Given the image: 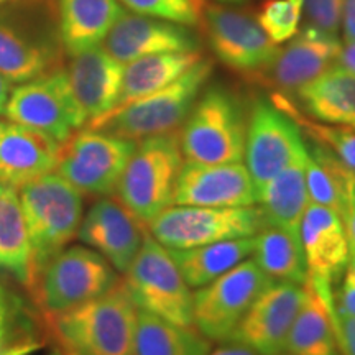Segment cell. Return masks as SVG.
<instances>
[{
    "instance_id": "1",
    "label": "cell",
    "mask_w": 355,
    "mask_h": 355,
    "mask_svg": "<svg viewBox=\"0 0 355 355\" xmlns=\"http://www.w3.org/2000/svg\"><path fill=\"white\" fill-rule=\"evenodd\" d=\"M137 313L123 278L99 298L43 316L58 347L76 355H135Z\"/></svg>"
},
{
    "instance_id": "2",
    "label": "cell",
    "mask_w": 355,
    "mask_h": 355,
    "mask_svg": "<svg viewBox=\"0 0 355 355\" xmlns=\"http://www.w3.org/2000/svg\"><path fill=\"white\" fill-rule=\"evenodd\" d=\"M17 193L32 252L26 288L30 293L43 266L78 235L84 216V196L55 171L21 184Z\"/></svg>"
},
{
    "instance_id": "3",
    "label": "cell",
    "mask_w": 355,
    "mask_h": 355,
    "mask_svg": "<svg viewBox=\"0 0 355 355\" xmlns=\"http://www.w3.org/2000/svg\"><path fill=\"white\" fill-rule=\"evenodd\" d=\"M212 69V60L202 58L170 86L115 107L84 127L133 141L176 132L201 96Z\"/></svg>"
},
{
    "instance_id": "4",
    "label": "cell",
    "mask_w": 355,
    "mask_h": 355,
    "mask_svg": "<svg viewBox=\"0 0 355 355\" xmlns=\"http://www.w3.org/2000/svg\"><path fill=\"white\" fill-rule=\"evenodd\" d=\"M180 128V148L188 162H243L247 115L239 97L229 89L207 87Z\"/></svg>"
},
{
    "instance_id": "5",
    "label": "cell",
    "mask_w": 355,
    "mask_h": 355,
    "mask_svg": "<svg viewBox=\"0 0 355 355\" xmlns=\"http://www.w3.org/2000/svg\"><path fill=\"white\" fill-rule=\"evenodd\" d=\"M184 157L178 133L137 141L114 196L144 225L173 206L176 180Z\"/></svg>"
},
{
    "instance_id": "6",
    "label": "cell",
    "mask_w": 355,
    "mask_h": 355,
    "mask_svg": "<svg viewBox=\"0 0 355 355\" xmlns=\"http://www.w3.org/2000/svg\"><path fill=\"white\" fill-rule=\"evenodd\" d=\"M121 279V273L94 248L73 245L43 266L28 295L42 316H51L99 298Z\"/></svg>"
},
{
    "instance_id": "7",
    "label": "cell",
    "mask_w": 355,
    "mask_h": 355,
    "mask_svg": "<svg viewBox=\"0 0 355 355\" xmlns=\"http://www.w3.org/2000/svg\"><path fill=\"white\" fill-rule=\"evenodd\" d=\"M266 225L259 206L201 207L173 206L146 225L155 241L166 248H191L206 243L254 237Z\"/></svg>"
},
{
    "instance_id": "8",
    "label": "cell",
    "mask_w": 355,
    "mask_h": 355,
    "mask_svg": "<svg viewBox=\"0 0 355 355\" xmlns=\"http://www.w3.org/2000/svg\"><path fill=\"white\" fill-rule=\"evenodd\" d=\"M135 146L133 140L83 127L61 144L55 173L83 196H114Z\"/></svg>"
},
{
    "instance_id": "9",
    "label": "cell",
    "mask_w": 355,
    "mask_h": 355,
    "mask_svg": "<svg viewBox=\"0 0 355 355\" xmlns=\"http://www.w3.org/2000/svg\"><path fill=\"white\" fill-rule=\"evenodd\" d=\"M123 282L137 308L180 326H194L193 291L166 248L148 230Z\"/></svg>"
},
{
    "instance_id": "10",
    "label": "cell",
    "mask_w": 355,
    "mask_h": 355,
    "mask_svg": "<svg viewBox=\"0 0 355 355\" xmlns=\"http://www.w3.org/2000/svg\"><path fill=\"white\" fill-rule=\"evenodd\" d=\"M275 279L248 257L209 285L193 293L194 327L209 340L225 343L247 311Z\"/></svg>"
},
{
    "instance_id": "11",
    "label": "cell",
    "mask_w": 355,
    "mask_h": 355,
    "mask_svg": "<svg viewBox=\"0 0 355 355\" xmlns=\"http://www.w3.org/2000/svg\"><path fill=\"white\" fill-rule=\"evenodd\" d=\"M3 117L46 133L60 144L87 123L61 68L13 87Z\"/></svg>"
},
{
    "instance_id": "12",
    "label": "cell",
    "mask_w": 355,
    "mask_h": 355,
    "mask_svg": "<svg viewBox=\"0 0 355 355\" xmlns=\"http://www.w3.org/2000/svg\"><path fill=\"white\" fill-rule=\"evenodd\" d=\"M308 153L303 132L272 99H257L247 115L243 162L259 193L263 184Z\"/></svg>"
},
{
    "instance_id": "13",
    "label": "cell",
    "mask_w": 355,
    "mask_h": 355,
    "mask_svg": "<svg viewBox=\"0 0 355 355\" xmlns=\"http://www.w3.org/2000/svg\"><path fill=\"white\" fill-rule=\"evenodd\" d=\"M201 24L217 60L247 78L268 68L279 51L259 21L243 12L206 3Z\"/></svg>"
},
{
    "instance_id": "14",
    "label": "cell",
    "mask_w": 355,
    "mask_h": 355,
    "mask_svg": "<svg viewBox=\"0 0 355 355\" xmlns=\"http://www.w3.org/2000/svg\"><path fill=\"white\" fill-rule=\"evenodd\" d=\"M259 193L245 163L186 162L176 180V206L245 207L255 206Z\"/></svg>"
},
{
    "instance_id": "15",
    "label": "cell",
    "mask_w": 355,
    "mask_h": 355,
    "mask_svg": "<svg viewBox=\"0 0 355 355\" xmlns=\"http://www.w3.org/2000/svg\"><path fill=\"white\" fill-rule=\"evenodd\" d=\"M303 300L304 285L273 282L250 306L229 340L245 344L259 355L282 352Z\"/></svg>"
},
{
    "instance_id": "16",
    "label": "cell",
    "mask_w": 355,
    "mask_h": 355,
    "mask_svg": "<svg viewBox=\"0 0 355 355\" xmlns=\"http://www.w3.org/2000/svg\"><path fill=\"white\" fill-rule=\"evenodd\" d=\"M146 225L115 196L97 198L83 216L76 237L94 248L121 275H125L139 254Z\"/></svg>"
},
{
    "instance_id": "17",
    "label": "cell",
    "mask_w": 355,
    "mask_h": 355,
    "mask_svg": "<svg viewBox=\"0 0 355 355\" xmlns=\"http://www.w3.org/2000/svg\"><path fill=\"white\" fill-rule=\"evenodd\" d=\"M340 48L343 44L337 37L303 26V30L278 51L272 64L252 79L273 87L279 94H293L331 69Z\"/></svg>"
},
{
    "instance_id": "18",
    "label": "cell",
    "mask_w": 355,
    "mask_h": 355,
    "mask_svg": "<svg viewBox=\"0 0 355 355\" xmlns=\"http://www.w3.org/2000/svg\"><path fill=\"white\" fill-rule=\"evenodd\" d=\"M30 13L0 7V74L21 84L58 69V50L51 38L38 32Z\"/></svg>"
},
{
    "instance_id": "19",
    "label": "cell",
    "mask_w": 355,
    "mask_h": 355,
    "mask_svg": "<svg viewBox=\"0 0 355 355\" xmlns=\"http://www.w3.org/2000/svg\"><path fill=\"white\" fill-rule=\"evenodd\" d=\"M101 44L123 66L157 53L198 50L196 40L184 26L128 12L119 15Z\"/></svg>"
},
{
    "instance_id": "20",
    "label": "cell",
    "mask_w": 355,
    "mask_h": 355,
    "mask_svg": "<svg viewBox=\"0 0 355 355\" xmlns=\"http://www.w3.org/2000/svg\"><path fill=\"white\" fill-rule=\"evenodd\" d=\"M300 241L309 278L329 286L339 282L350 260L349 239L340 216L309 202L300 224Z\"/></svg>"
},
{
    "instance_id": "21",
    "label": "cell",
    "mask_w": 355,
    "mask_h": 355,
    "mask_svg": "<svg viewBox=\"0 0 355 355\" xmlns=\"http://www.w3.org/2000/svg\"><path fill=\"white\" fill-rule=\"evenodd\" d=\"M123 66L104 50L102 44L71 56L66 68L71 91L87 123L96 121L117 105L121 97Z\"/></svg>"
},
{
    "instance_id": "22",
    "label": "cell",
    "mask_w": 355,
    "mask_h": 355,
    "mask_svg": "<svg viewBox=\"0 0 355 355\" xmlns=\"http://www.w3.org/2000/svg\"><path fill=\"white\" fill-rule=\"evenodd\" d=\"M61 144L20 123L0 122V183L21 184L56 170Z\"/></svg>"
},
{
    "instance_id": "23",
    "label": "cell",
    "mask_w": 355,
    "mask_h": 355,
    "mask_svg": "<svg viewBox=\"0 0 355 355\" xmlns=\"http://www.w3.org/2000/svg\"><path fill=\"white\" fill-rule=\"evenodd\" d=\"M332 293V286L308 278L285 350L295 355H340L331 318Z\"/></svg>"
},
{
    "instance_id": "24",
    "label": "cell",
    "mask_w": 355,
    "mask_h": 355,
    "mask_svg": "<svg viewBox=\"0 0 355 355\" xmlns=\"http://www.w3.org/2000/svg\"><path fill=\"white\" fill-rule=\"evenodd\" d=\"M301 112L322 123L355 127V73L332 66L295 92Z\"/></svg>"
},
{
    "instance_id": "25",
    "label": "cell",
    "mask_w": 355,
    "mask_h": 355,
    "mask_svg": "<svg viewBox=\"0 0 355 355\" xmlns=\"http://www.w3.org/2000/svg\"><path fill=\"white\" fill-rule=\"evenodd\" d=\"M123 10L117 0H58V35L69 56L101 44Z\"/></svg>"
},
{
    "instance_id": "26",
    "label": "cell",
    "mask_w": 355,
    "mask_h": 355,
    "mask_svg": "<svg viewBox=\"0 0 355 355\" xmlns=\"http://www.w3.org/2000/svg\"><path fill=\"white\" fill-rule=\"evenodd\" d=\"M306 157L288 165L259 191V207L266 225H275L300 235V224L308 207L309 194L306 184Z\"/></svg>"
},
{
    "instance_id": "27",
    "label": "cell",
    "mask_w": 355,
    "mask_h": 355,
    "mask_svg": "<svg viewBox=\"0 0 355 355\" xmlns=\"http://www.w3.org/2000/svg\"><path fill=\"white\" fill-rule=\"evenodd\" d=\"M166 248V247H165ZM254 237L232 239L191 248H166L189 288L209 285L254 254Z\"/></svg>"
},
{
    "instance_id": "28",
    "label": "cell",
    "mask_w": 355,
    "mask_h": 355,
    "mask_svg": "<svg viewBox=\"0 0 355 355\" xmlns=\"http://www.w3.org/2000/svg\"><path fill=\"white\" fill-rule=\"evenodd\" d=\"M201 60L202 56L199 50L170 51L139 58L125 64L121 97L115 107L130 104L133 101H139L141 97L170 86Z\"/></svg>"
},
{
    "instance_id": "29",
    "label": "cell",
    "mask_w": 355,
    "mask_h": 355,
    "mask_svg": "<svg viewBox=\"0 0 355 355\" xmlns=\"http://www.w3.org/2000/svg\"><path fill=\"white\" fill-rule=\"evenodd\" d=\"M211 340L194 326H180L140 309L137 313L135 355H209Z\"/></svg>"
},
{
    "instance_id": "30",
    "label": "cell",
    "mask_w": 355,
    "mask_h": 355,
    "mask_svg": "<svg viewBox=\"0 0 355 355\" xmlns=\"http://www.w3.org/2000/svg\"><path fill=\"white\" fill-rule=\"evenodd\" d=\"M30 263L32 252L19 193L12 186L0 183V270L28 288Z\"/></svg>"
},
{
    "instance_id": "31",
    "label": "cell",
    "mask_w": 355,
    "mask_h": 355,
    "mask_svg": "<svg viewBox=\"0 0 355 355\" xmlns=\"http://www.w3.org/2000/svg\"><path fill=\"white\" fill-rule=\"evenodd\" d=\"M252 259L275 282L304 285L309 278L300 235L275 225H265L255 235Z\"/></svg>"
},
{
    "instance_id": "32",
    "label": "cell",
    "mask_w": 355,
    "mask_h": 355,
    "mask_svg": "<svg viewBox=\"0 0 355 355\" xmlns=\"http://www.w3.org/2000/svg\"><path fill=\"white\" fill-rule=\"evenodd\" d=\"M354 173L329 148L311 140L306 157V184L311 202L334 211L343 219Z\"/></svg>"
},
{
    "instance_id": "33",
    "label": "cell",
    "mask_w": 355,
    "mask_h": 355,
    "mask_svg": "<svg viewBox=\"0 0 355 355\" xmlns=\"http://www.w3.org/2000/svg\"><path fill=\"white\" fill-rule=\"evenodd\" d=\"M272 102L278 109L290 115L298 123L303 135H308L309 140L316 141L329 148L345 166L355 171V128L349 125H331L308 117L301 112L298 105L293 102L290 96L273 92Z\"/></svg>"
},
{
    "instance_id": "34",
    "label": "cell",
    "mask_w": 355,
    "mask_h": 355,
    "mask_svg": "<svg viewBox=\"0 0 355 355\" xmlns=\"http://www.w3.org/2000/svg\"><path fill=\"white\" fill-rule=\"evenodd\" d=\"M301 15L303 0H266L255 20L275 44H282L300 32Z\"/></svg>"
},
{
    "instance_id": "35",
    "label": "cell",
    "mask_w": 355,
    "mask_h": 355,
    "mask_svg": "<svg viewBox=\"0 0 355 355\" xmlns=\"http://www.w3.org/2000/svg\"><path fill=\"white\" fill-rule=\"evenodd\" d=\"M132 12L178 25H199L206 7L204 0H121Z\"/></svg>"
},
{
    "instance_id": "36",
    "label": "cell",
    "mask_w": 355,
    "mask_h": 355,
    "mask_svg": "<svg viewBox=\"0 0 355 355\" xmlns=\"http://www.w3.org/2000/svg\"><path fill=\"white\" fill-rule=\"evenodd\" d=\"M340 12L343 0H303L301 20L304 28L337 37L340 28Z\"/></svg>"
},
{
    "instance_id": "37",
    "label": "cell",
    "mask_w": 355,
    "mask_h": 355,
    "mask_svg": "<svg viewBox=\"0 0 355 355\" xmlns=\"http://www.w3.org/2000/svg\"><path fill=\"white\" fill-rule=\"evenodd\" d=\"M340 279L339 290L332 293V311L336 316L355 318V257H350Z\"/></svg>"
},
{
    "instance_id": "38",
    "label": "cell",
    "mask_w": 355,
    "mask_h": 355,
    "mask_svg": "<svg viewBox=\"0 0 355 355\" xmlns=\"http://www.w3.org/2000/svg\"><path fill=\"white\" fill-rule=\"evenodd\" d=\"M24 316H3L0 314V355H13L17 350H25L28 343H20V324Z\"/></svg>"
},
{
    "instance_id": "39",
    "label": "cell",
    "mask_w": 355,
    "mask_h": 355,
    "mask_svg": "<svg viewBox=\"0 0 355 355\" xmlns=\"http://www.w3.org/2000/svg\"><path fill=\"white\" fill-rule=\"evenodd\" d=\"M332 326L340 355H355V318L336 316L331 308Z\"/></svg>"
},
{
    "instance_id": "40",
    "label": "cell",
    "mask_w": 355,
    "mask_h": 355,
    "mask_svg": "<svg viewBox=\"0 0 355 355\" xmlns=\"http://www.w3.org/2000/svg\"><path fill=\"white\" fill-rule=\"evenodd\" d=\"M343 222H344L345 232H347V239H349L350 257H355V173L352 175V180H350V183H349Z\"/></svg>"
},
{
    "instance_id": "41",
    "label": "cell",
    "mask_w": 355,
    "mask_h": 355,
    "mask_svg": "<svg viewBox=\"0 0 355 355\" xmlns=\"http://www.w3.org/2000/svg\"><path fill=\"white\" fill-rule=\"evenodd\" d=\"M340 28H343L344 43L355 42V0H343L340 12Z\"/></svg>"
},
{
    "instance_id": "42",
    "label": "cell",
    "mask_w": 355,
    "mask_h": 355,
    "mask_svg": "<svg viewBox=\"0 0 355 355\" xmlns=\"http://www.w3.org/2000/svg\"><path fill=\"white\" fill-rule=\"evenodd\" d=\"M24 313L25 309L20 300L0 283V314H3V316H24Z\"/></svg>"
},
{
    "instance_id": "43",
    "label": "cell",
    "mask_w": 355,
    "mask_h": 355,
    "mask_svg": "<svg viewBox=\"0 0 355 355\" xmlns=\"http://www.w3.org/2000/svg\"><path fill=\"white\" fill-rule=\"evenodd\" d=\"M336 68L350 71V73H355V42L347 43L345 46L340 48L339 55L336 58Z\"/></svg>"
},
{
    "instance_id": "44",
    "label": "cell",
    "mask_w": 355,
    "mask_h": 355,
    "mask_svg": "<svg viewBox=\"0 0 355 355\" xmlns=\"http://www.w3.org/2000/svg\"><path fill=\"white\" fill-rule=\"evenodd\" d=\"M209 355H259L254 349H250L245 344L235 343V340H225L220 347L211 350Z\"/></svg>"
},
{
    "instance_id": "45",
    "label": "cell",
    "mask_w": 355,
    "mask_h": 355,
    "mask_svg": "<svg viewBox=\"0 0 355 355\" xmlns=\"http://www.w3.org/2000/svg\"><path fill=\"white\" fill-rule=\"evenodd\" d=\"M12 89H13L12 83L0 74V115L6 114V107H7V102H8V97H10Z\"/></svg>"
},
{
    "instance_id": "46",
    "label": "cell",
    "mask_w": 355,
    "mask_h": 355,
    "mask_svg": "<svg viewBox=\"0 0 355 355\" xmlns=\"http://www.w3.org/2000/svg\"><path fill=\"white\" fill-rule=\"evenodd\" d=\"M53 355H76L74 352H71V350L68 349H63V347H56L55 352H53Z\"/></svg>"
},
{
    "instance_id": "47",
    "label": "cell",
    "mask_w": 355,
    "mask_h": 355,
    "mask_svg": "<svg viewBox=\"0 0 355 355\" xmlns=\"http://www.w3.org/2000/svg\"><path fill=\"white\" fill-rule=\"evenodd\" d=\"M12 2H19V0H0V7L7 6V3H12Z\"/></svg>"
},
{
    "instance_id": "48",
    "label": "cell",
    "mask_w": 355,
    "mask_h": 355,
    "mask_svg": "<svg viewBox=\"0 0 355 355\" xmlns=\"http://www.w3.org/2000/svg\"><path fill=\"white\" fill-rule=\"evenodd\" d=\"M275 355H295V354L288 352V350H282V352H278V354H275Z\"/></svg>"
},
{
    "instance_id": "49",
    "label": "cell",
    "mask_w": 355,
    "mask_h": 355,
    "mask_svg": "<svg viewBox=\"0 0 355 355\" xmlns=\"http://www.w3.org/2000/svg\"><path fill=\"white\" fill-rule=\"evenodd\" d=\"M222 2H242V0H222Z\"/></svg>"
},
{
    "instance_id": "50",
    "label": "cell",
    "mask_w": 355,
    "mask_h": 355,
    "mask_svg": "<svg viewBox=\"0 0 355 355\" xmlns=\"http://www.w3.org/2000/svg\"><path fill=\"white\" fill-rule=\"evenodd\" d=\"M0 122H2V119H0Z\"/></svg>"
},
{
    "instance_id": "51",
    "label": "cell",
    "mask_w": 355,
    "mask_h": 355,
    "mask_svg": "<svg viewBox=\"0 0 355 355\" xmlns=\"http://www.w3.org/2000/svg\"><path fill=\"white\" fill-rule=\"evenodd\" d=\"M354 128H355V127H354Z\"/></svg>"
}]
</instances>
